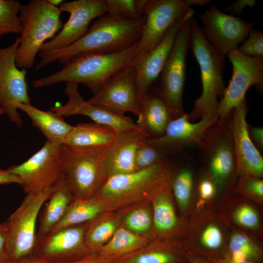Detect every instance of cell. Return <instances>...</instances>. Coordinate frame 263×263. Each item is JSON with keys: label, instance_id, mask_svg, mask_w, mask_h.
Masks as SVG:
<instances>
[{"label": "cell", "instance_id": "obj_1", "mask_svg": "<svg viewBox=\"0 0 263 263\" xmlns=\"http://www.w3.org/2000/svg\"><path fill=\"white\" fill-rule=\"evenodd\" d=\"M144 17L130 20L105 14L94 20L86 33L68 47L39 56L36 70L57 62L63 65L88 54L112 53L126 50L140 39Z\"/></svg>", "mask_w": 263, "mask_h": 263}, {"label": "cell", "instance_id": "obj_2", "mask_svg": "<svg viewBox=\"0 0 263 263\" xmlns=\"http://www.w3.org/2000/svg\"><path fill=\"white\" fill-rule=\"evenodd\" d=\"M138 42L118 52L79 56L59 71L34 80L33 87L42 88L61 82H74L83 84L94 94L118 72L133 63Z\"/></svg>", "mask_w": 263, "mask_h": 263}, {"label": "cell", "instance_id": "obj_3", "mask_svg": "<svg viewBox=\"0 0 263 263\" xmlns=\"http://www.w3.org/2000/svg\"><path fill=\"white\" fill-rule=\"evenodd\" d=\"M189 49L200 69L202 90L188 113V119L191 122L205 117L219 120L218 98L221 99L225 88L223 77L225 56L208 41L194 17L190 20Z\"/></svg>", "mask_w": 263, "mask_h": 263}, {"label": "cell", "instance_id": "obj_4", "mask_svg": "<svg viewBox=\"0 0 263 263\" xmlns=\"http://www.w3.org/2000/svg\"><path fill=\"white\" fill-rule=\"evenodd\" d=\"M61 13L59 8L50 5L45 0H33L21 5V31L15 57L19 69L27 70L33 67L42 45L61 29Z\"/></svg>", "mask_w": 263, "mask_h": 263}, {"label": "cell", "instance_id": "obj_5", "mask_svg": "<svg viewBox=\"0 0 263 263\" xmlns=\"http://www.w3.org/2000/svg\"><path fill=\"white\" fill-rule=\"evenodd\" d=\"M108 146L62 145L60 172L75 199L94 196L105 182L102 160Z\"/></svg>", "mask_w": 263, "mask_h": 263}, {"label": "cell", "instance_id": "obj_6", "mask_svg": "<svg viewBox=\"0 0 263 263\" xmlns=\"http://www.w3.org/2000/svg\"><path fill=\"white\" fill-rule=\"evenodd\" d=\"M51 190L52 187L43 192L26 194L6 221L7 247L10 263L17 262L34 252L37 240V218Z\"/></svg>", "mask_w": 263, "mask_h": 263}, {"label": "cell", "instance_id": "obj_7", "mask_svg": "<svg viewBox=\"0 0 263 263\" xmlns=\"http://www.w3.org/2000/svg\"><path fill=\"white\" fill-rule=\"evenodd\" d=\"M199 147L206 174L214 182L218 191L231 188L237 174L229 115L208 130Z\"/></svg>", "mask_w": 263, "mask_h": 263}, {"label": "cell", "instance_id": "obj_8", "mask_svg": "<svg viewBox=\"0 0 263 263\" xmlns=\"http://www.w3.org/2000/svg\"><path fill=\"white\" fill-rule=\"evenodd\" d=\"M211 0H146L144 21L138 42L136 58L154 49L172 25L191 7L204 5Z\"/></svg>", "mask_w": 263, "mask_h": 263}, {"label": "cell", "instance_id": "obj_9", "mask_svg": "<svg viewBox=\"0 0 263 263\" xmlns=\"http://www.w3.org/2000/svg\"><path fill=\"white\" fill-rule=\"evenodd\" d=\"M172 177L167 158L147 169L109 177L94 196L102 200H117L151 195Z\"/></svg>", "mask_w": 263, "mask_h": 263}, {"label": "cell", "instance_id": "obj_10", "mask_svg": "<svg viewBox=\"0 0 263 263\" xmlns=\"http://www.w3.org/2000/svg\"><path fill=\"white\" fill-rule=\"evenodd\" d=\"M190 18L180 27L163 70L158 90L173 118L183 114V97L186 75V56L189 49Z\"/></svg>", "mask_w": 263, "mask_h": 263}, {"label": "cell", "instance_id": "obj_11", "mask_svg": "<svg viewBox=\"0 0 263 263\" xmlns=\"http://www.w3.org/2000/svg\"><path fill=\"white\" fill-rule=\"evenodd\" d=\"M63 144L47 141L42 147L22 163L7 170L18 176L27 194L50 188L60 174V158Z\"/></svg>", "mask_w": 263, "mask_h": 263}, {"label": "cell", "instance_id": "obj_12", "mask_svg": "<svg viewBox=\"0 0 263 263\" xmlns=\"http://www.w3.org/2000/svg\"><path fill=\"white\" fill-rule=\"evenodd\" d=\"M227 56L232 66V75L219 102V121L225 119L235 107L245 98L251 86L261 90L263 86V57L245 56L237 49Z\"/></svg>", "mask_w": 263, "mask_h": 263}, {"label": "cell", "instance_id": "obj_13", "mask_svg": "<svg viewBox=\"0 0 263 263\" xmlns=\"http://www.w3.org/2000/svg\"><path fill=\"white\" fill-rule=\"evenodd\" d=\"M17 38L9 46L0 48V106L11 121L21 127L23 120L18 112V104L30 103L26 76L27 70L19 69L16 63Z\"/></svg>", "mask_w": 263, "mask_h": 263}, {"label": "cell", "instance_id": "obj_14", "mask_svg": "<svg viewBox=\"0 0 263 263\" xmlns=\"http://www.w3.org/2000/svg\"><path fill=\"white\" fill-rule=\"evenodd\" d=\"M70 17L60 31L46 41L39 56L66 48L81 38L87 32L90 22L107 12L106 0H76L64 2L59 7Z\"/></svg>", "mask_w": 263, "mask_h": 263}, {"label": "cell", "instance_id": "obj_15", "mask_svg": "<svg viewBox=\"0 0 263 263\" xmlns=\"http://www.w3.org/2000/svg\"><path fill=\"white\" fill-rule=\"evenodd\" d=\"M87 101L115 113L125 114L130 112L138 116L141 101L133 63L118 72Z\"/></svg>", "mask_w": 263, "mask_h": 263}, {"label": "cell", "instance_id": "obj_16", "mask_svg": "<svg viewBox=\"0 0 263 263\" xmlns=\"http://www.w3.org/2000/svg\"><path fill=\"white\" fill-rule=\"evenodd\" d=\"M202 32L208 41L225 56L247 37L255 22L225 14L212 6L200 15Z\"/></svg>", "mask_w": 263, "mask_h": 263}, {"label": "cell", "instance_id": "obj_17", "mask_svg": "<svg viewBox=\"0 0 263 263\" xmlns=\"http://www.w3.org/2000/svg\"><path fill=\"white\" fill-rule=\"evenodd\" d=\"M246 98L231 111L229 123L231 132L237 174L262 178L263 158L251 141L246 120Z\"/></svg>", "mask_w": 263, "mask_h": 263}, {"label": "cell", "instance_id": "obj_18", "mask_svg": "<svg viewBox=\"0 0 263 263\" xmlns=\"http://www.w3.org/2000/svg\"><path fill=\"white\" fill-rule=\"evenodd\" d=\"M65 93L68 97L67 102L64 105L56 104L50 108L51 111L60 117L73 115L87 116L94 122L111 127L118 133L137 127L131 117L85 100L78 91V84L75 83H66Z\"/></svg>", "mask_w": 263, "mask_h": 263}, {"label": "cell", "instance_id": "obj_19", "mask_svg": "<svg viewBox=\"0 0 263 263\" xmlns=\"http://www.w3.org/2000/svg\"><path fill=\"white\" fill-rule=\"evenodd\" d=\"M218 120L208 117L190 122L188 113L172 119L164 134L156 138H147L145 142L168 153H175L194 145L200 146L207 131Z\"/></svg>", "mask_w": 263, "mask_h": 263}, {"label": "cell", "instance_id": "obj_20", "mask_svg": "<svg viewBox=\"0 0 263 263\" xmlns=\"http://www.w3.org/2000/svg\"><path fill=\"white\" fill-rule=\"evenodd\" d=\"M195 11L190 8L169 28L161 42L133 63L137 74L138 94L141 102L149 88L160 75L174 44L177 32L182 23L193 17Z\"/></svg>", "mask_w": 263, "mask_h": 263}, {"label": "cell", "instance_id": "obj_21", "mask_svg": "<svg viewBox=\"0 0 263 263\" xmlns=\"http://www.w3.org/2000/svg\"><path fill=\"white\" fill-rule=\"evenodd\" d=\"M148 138L137 127L119 133L107 147L102 160L105 181L109 177L136 171L134 158L138 148Z\"/></svg>", "mask_w": 263, "mask_h": 263}, {"label": "cell", "instance_id": "obj_22", "mask_svg": "<svg viewBox=\"0 0 263 263\" xmlns=\"http://www.w3.org/2000/svg\"><path fill=\"white\" fill-rule=\"evenodd\" d=\"M87 226L82 224L49 232L37 238L34 251L38 253V257L62 263L67 257L88 248L85 242Z\"/></svg>", "mask_w": 263, "mask_h": 263}, {"label": "cell", "instance_id": "obj_23", "mask_svg": "<svg viewBox=\"0 0 263 263\" xmlns=\"http://www.w3.org/2000/svg\"><path fill=\"white\" fill-rule=\"evenodd\" d=\"M201 214L189 230L187 241L191 249L188 252L203 256L222 251L225 242L222 225L210 214Z\"/></svg>", "mask_w": 263, "mask_h": 263}, {"label": "cell", "instance_id": "obj_24", "mask_svg": "<svg viewBox=\"0 0 263 263\" xmlns=\"http://www.w3.org/2000/svg\"><path fill=\"white\" fill-rule=\"evenodd\" d=\"M136 126L148 138L161 136L169 122L173 119L158 90L153 88L147 91L141 102Z\"/></svg>", "mask_w": 263, "mask_h": 263}, {"label": "cell", "instance_id": "obj_25", "mask_svg": "<svg viewBox=\"0 0 263 263\" xmlns=\"http://www.w3.org/2000/svg\"><path fill=\"white\" fill-rule=\"evenodd\" d=\"M74 197L61 173L52 186L51 194L45 203L37 232V238L47 233L65 214Z\"/></svg>", "mask_w": 263, "mask_h": 263}, {"label": "cell", "instance_id": "obj_26", "mask_svg": "<svg viewBox=\"0 0 263 263\" xmlns=\"http://www.w3.org/2000/svg\"><path fill=\"white\" fill-rule=\"evenodd\" d=\"M16 108L28 115L33 124L45 136L47 141L63 144L74 129V126L66 122L62 117L51 111L39 110L31 103L18 104Z\"/></svg>", "mask_w": 263, "mask_h": 263}, {"label": "cell", "instance_id": "obj_27", "mask_svg": "<svg viewBox=\"0 0 263 263\" xmlns=\"http://www.w3.org/2000/svg\"><path fill=\"white\" fill-rule=\"evenodd\" d=\"M118 134L113 128L95 122L80 123L74 126L63 145L77 147L108 146Z\"/></svg>", "mask_w": 263, "mask_h": 263}, {"label": "cell", "instance_id": "obj_28", "mask_svg": "<svg viewBox=\"0 0 263 263\" xmlns=\"http://www.w3.org/2000/svg\"><path fill=\"white\" fill-rule=\"evenodd\" d=\"M172 177L152 195L153 223L156 229L162 233L171 232L179 225L171 198Z\"/></svg>", "mask_w": 263, "mask_h": 263}, {"label": "cell", "instance_id": "obj_29", "mask_svg": "<svg viewBox=\"0 0 263 263\" xmlns=\"http://www.w3.org/2000/svg\"><path fill=\"white\" fill-rule=\"evenodd\" d=\"M102 201L95 196L85 199L74 198L63 218L49 232L93 221L103 211Z\"/></svg>", "mask_w": 263, "mask_h": 263}, {"label": "cell", "instance_id": "obj_30", "mask_svg": "<svg viewBox=\"0 0 263 263\" xmlns=\"http://www.w3.org/2000/svg\"><path fill=\"white\" fill-rule=\"evenodd\" d=\"M228 253L236 259H246L253 263H262L261 248L249 236L239 231H234L227 242Z\"/></svg>", "mask_w": 263, "mask_h": 263}, {"label": "cell", "instance_id": "obj_31", "mask_svg": "<svg viewBox=\"0 0 263 263\" xmlns=\"http://www.w3.org/2000/svg\"><path fill=\"white\" fill-rule=\"evenodd\" d=\"M147 240L124 228H117L111 239L102 246L104 256L120 255L144 246Z\"/></svg>", "mask_w": 263, "mask_h": 263}, {"label": "cell", "instance_id": "obj_32", "mask_svg": "<svg viewBox=\"0 0 263 263\" xmlns=\"http://www.w3.org/2000/svg\"><path fill=\"white\" fill-rule=\"evenodd\" d=\"M193 175L187 167L181 169L172 177L171 189L181 211H187L189 207L193 191Z\"/></svg>", "mask_w": 263, "mask_h": 263}, {"label": "cell", "instance_id": "obj_33", "mask_svg": "<svg viewBox=\"0 0 263 263\" xmlns=\"http://www.w3.org/2000/svg\"><path fill=\"white\" fill-rule=\"evenodd\" d=\"M22 4L16 0H0V38L9 34L20 35L19 12Z\"/></svg>", "mask_w": 263, "mask_h": 263}, {"label": "cell", "instance_id": "obj_34", "mask_svg": "<svg viewBox=\"0 0 263 263\" xmlns=\"http://www.w3.org/2000/svg\"><path fill=\"white\" fill-rule=\"evenodd\" d=\"M117 229V222L113 219L96 221L87 226L85 242L89 249H95L106 244Z\"/></svg>", "mask_w": 263, "mask_h": 263}, {"label": "cell", "instance_id": "obj_35", "mask_svg": "<svg viewBox=\"0 0 263 263\" xmlns=\"http://www.w3.org/2000/svg\"><path fill=\"white\" fill-rule=\"evenodd\" d=\"M146 0H106V14L130 20L142 18Z\"/></svg>", "mask_w": 263, "mask_h": 263}, {"label": "cell", "instance_id": "obj_36", "mask_svg": "<svg viewBox=\"0 0 263 263\" xmlns=\"http://www.w3.org/2000/svg\"><path fill=\"white\" fill-rule=\"evenodd\" d=\"M233 222L243 229L255 231L260 225L259 214L252 205L248 203H240L232 207L230 212Z\"/></svg>", "mask_w": 263, "mask_h": 263}, {"label": "cell", "instance_id": "obj_37", "mask_svg": "<svg viewBox=\"0 0 263 263\" xmlns=\"http://www.w3.org/2000/svg\"><path fill=\"white\" fill-rule=\"evenodd\" d=\"M166 154L161 150L145 142L137 150L134 158L136 170L149 168L162 161Z\"/></svg>", "mask_w": 263, "mask_h": 263}, {"label": "cell", "instance_id": "obj_38", "mask_svg": "<svg viewBox=\"0 0 263 263\" xmlns=\"http://www.w3.org/2000/svg\"><path fill=\"white\" fill-rule=\"evenodd\" d=\"M235 191L256 201H263V180L249 176H239Z\"/></svg>", "mask_w": 263, "mask_h": 263}, {"label": "cell", "instance_id": "obj_39", "mask_svg": "<svg viewBox=\"0 0 263 263\" xmlns=\"http://www.w3.org/2000/svg\"><path fill=\"white\" fill-rule=\"evenodd\" d=\"M236 49L245 56L263 57V33L251 29L247 38Z\"/></svg>", "mask_w": 263, "mask_h": 263}, {"label": "cell", "instance_id": "obj_40", "mask_svg": "<svg viewBox=\"0 0 263 263\" xmlns=\"http://www.w3.org/2000/svg\"><path fill=\"white\" fill-rule=\"evenodd\" d=\"M151 222L150 213L145 208H139L132 211L125 220L127 227L137 232L148 231L151 227Z\"/></svg>", "mask_w": 263, "mask_h": 263}, {"label": "cell", "instance_id": "obj_41", "mask_svg": "<svg viewBox=\"0 0 263 263\" xmlns=\"http://www.w3.org/2000/svg\"><path fill=\"white\" fill-rule=\"evenodd\" d=\"M177 259L172 252L155 250L135 256L129 260L128 263H174Z\"/></svg>", "mask_w": 263, "mask_h": 263}, {"label": "cell", "instance_id": "obj_42", "mask_svg": "<svg viewBox=\"0 0 263 263\" xmlns=\"http://www.w3.org/2000/svg\"><path fill=\"white\" fill-rule=\"evenodd\" d=\"M199 195L198 208L214 198L218 192L217 188L212 180L206 174L199 180L197 185Z\"/></svg>", "mask_w": 263, "mask_h": 263}, {"label": "cell", "instance_id": "obj_43", "mask_svg": "<svg viewBox=\"0 0 263 263\" xmlns=\"http://www.w3.org/2000/svg\"><path fill=\"white\" fill-rule=\"evenodd\" d=\"M6 222L0 224V263H10L7 252Z\"/></svg>", "mask_w": 263, "mask_h": 263}, {"label": "cell", "instance_id": "obj_44", "mask_svg": "<svg viewBox=\"0 0 263 263\" xmlns=\"http://www.w3.org/2000/svg\"><path fill=\"white\" fill-rule=\"evenodd\" d=\"M248 132L249 137L256 146L260 150L263 149V127H253L248 124Z\"/></svg>", "mask_w": 263, "mask_h": 263}, {"label": "cell", "instance_id": "obj_45", "mask_svg": "<svg viewBox=\"0 0 263 263\" xmlns=\"http://www.w3.org/2000/svg\"><path fill=\"white\" fill-rule=\"evenodd\" d=\"M256 4L255 0H238L232 4L226 6L225 11L229 12L232 15H240L245 7H253Z\"/></svg>", "mask_w": 263, "mask_h": 263}, {"label": "cell", "instance_id": "obj_46", "mask_svg": "<svg viewBox=\"0 0 263 263\" xmlns=\"http://www.w3.org/2000/svg\"><path fill=\"white\" fill-rule=\"evenodd\" d=\"M12 183L21 185V181L18 176L10 173L7 169H0V185Z\"/></svg>", "mask_w": 263, "mask_h": 263}, {"label": "cell", "instance_id": "obj_47", "mask_svg": "<svg viewBox=\"0 0 263 263\" xmlns=\"http://www.w3.org/2000/svg\"><path fill=\"white\" fill-rule=\"evenodd\" d=\"M213 263H253V262L246 260L236 259L227 254L218 258H207Z\"/></svg>", "mask_w": 263, "mask_h": 263}, {"label": "cell", "instance_id": "obj_48", "mask_svg": "<svg viewBox=\"0 0 263 263\" xmlns=\"http://www.w3.org/2000/svg\"><path fill=\"white\" fill-rule=\"evenodd\" d=\"M186 255L189 263H213L207 258L192 252H188Z\"/></svg>", "mask_w": 263, "mask_h": 263}, {"label": "cell", "instance_id": "obj_49", "mask_svg": "<svg viewBox=\"0 0 263 263\" xmlns=\"http://www.w3.org/2000/svg\"><path fill=\"white\" fill-rule=\"evenodd\" d=\"M15 263H52L50 262L41 258L37 257L35 258H25Z\"/></svg>", "mask_w": 263, "mask_h": 263}, {"label": "cell", "instance_id": "obj_50", "mask_svg": "<svg viewBox=\"0 0 263 263\" xmlns=\"http://www.w3.org/2000/svg\"><path fill=\"white\" fill-rule=\"evenodd\" d=\"M47 3H48L50 5L59 8V6L61 5V4L64 2V0H45Z\"/></svg>", "mask_w": 263, "mask_h": 263}, {"label": "cell", "instance_id": "obj_51", "mask_svg": "<svg viewBox=\"0 0 263 263\" xmlns=\"http://www.w3.org/2000/svg\"><path fill=\"white\" fill-rule=\"evenodd\" d=\"M96 263L94 262L89 261V260H86L85 261H82V262H66V263Z\"/></svg>", "mask_w": 263, "mask_h": 263}, {"label": "cell", "instance_id": "obj_52", "mask_svg": "<svg viewBox=\"0 0 263 263\" xmlns=\"http://www.w3.org/2000/svg\"><path fill=\"white\" fill-rule=\"evenodd\" d=\"M4 113V112L2 108L0 106V114H2Z\"/></svg>", "mask_w": 263, "mask_h": 263}]
</instances>
